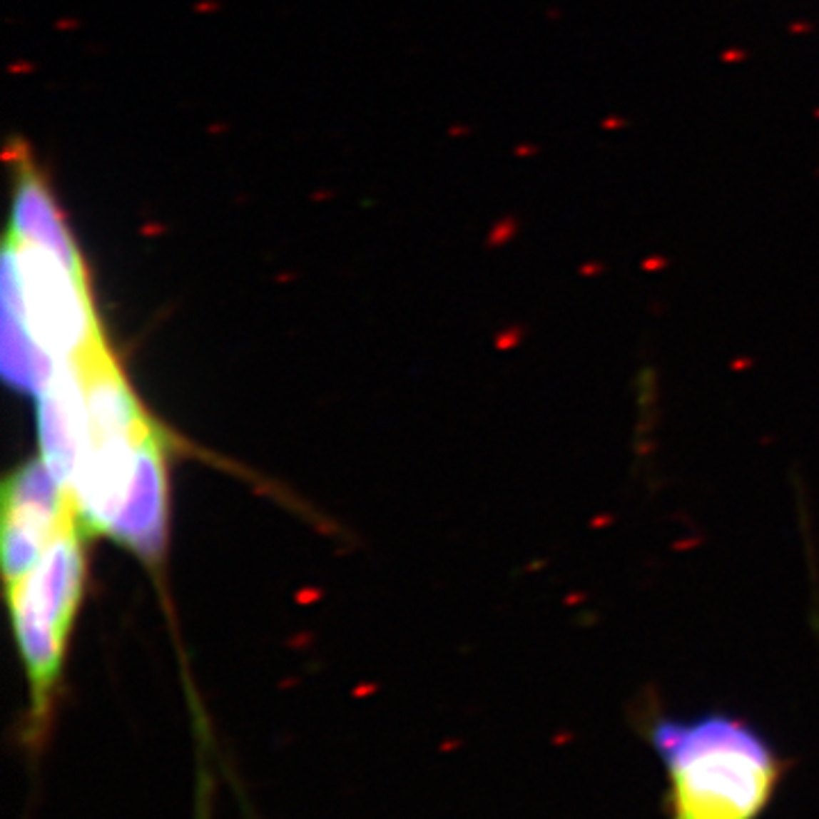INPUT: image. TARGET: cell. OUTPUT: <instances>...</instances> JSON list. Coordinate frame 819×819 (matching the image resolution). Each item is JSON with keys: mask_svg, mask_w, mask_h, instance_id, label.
Instances as JSON below:
<instances>
[{"mask_svg": "<svg viewBox=\"0 0 819 819\" xmlns=\"http://www.w3.org/2000/svg\"><path fill=\"white\" fill-rule=\"evenodd\" d=\"M3 315L21 323L55 369L105 346L80 248L59 250L7 235Z\"/></svg>", "mask_w": 819, "mask_h": 819, "instance_id": "cell-2", "label": "cell"}, {"mask_svg": "<svg viewBox=\"0 0 819 819\" xmlns=\"http://www.w3.org/2000/svg\"><path fill=\"white\" fill-rule=\"evenodd\" d=\"M80 519L73 497L44 457L9 476L3 489V569L7 587L26 578L59 531Z\"/></svg>", "mask_w": 819, "mask_h": 819, "instance_id": "cell-4", "label": "cell"}, {"mask_svg": "<svg viewBox=\"0 0 819 819\" xmlns=\"http://www.w3.org/2000/svg\"><path fill=\"white\" fill-rule=\"evenodd\" d=\"M84 583V553L78 519L66 524L26 578L7 587L16 642L30 688L32 749L44 744L51 728L53 703L66 640Z\"/></svg>", "mask_w": 819, "mask_h": 819, "instance_id": "cell-3", "label": "cell"}, {"mask_svg": "<svg viewBox=\"0 0 819 819\" xmlns=\"http://www.w3.org/2000/svg\"><path fill=\"white\" fill-rule=\"evenodd\" d=\"M669 778V819H758L780 780L760 731L728 713L662 717L651 728Z\"/></svg>", "mask_w": 819, "mask_h": 819, "instance_id": "cell-1", "label": "cell"}]
</instances>
